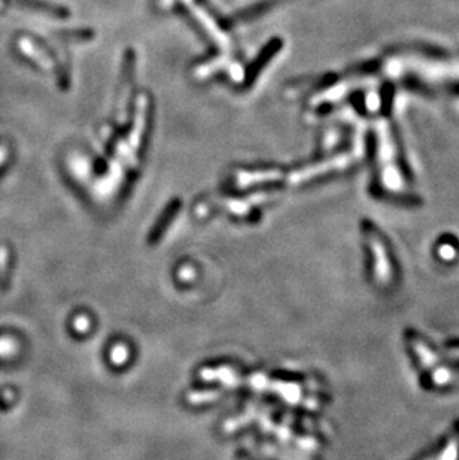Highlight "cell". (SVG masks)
<instances>
[{"label": "cell", "mask_w": 459, "mask_h": 460, "mask_svg": "<svg viewBox=\"0 0 459 460\" xmlns=\"http://www.w3.org/2000/svg\"><path fill=\"white\" fill-rule=\"evenodd\" d=\"M349 102L355 107V111L365 116L367 115V106H365V94L363 89H359V91H354L351 96H349Z\"/></svg>", "instance_id": "cell-9"}, {"label": "cell", "mask_w": 459, "mask_h": 460, "mask_svg": "<svg viewBox=\"0 0 459 460\" xmlns=\"http://www.w3.org/2000/svg\"><path fill=\"white\" fill-rule=\"evenodd\" d=\"M3 6V2H2V0H0V8H2Z\"/></svg>", "instance_id": "cell-15"}, {"label": "cell", "mask_w": 459, "mask_h": 460, "mask_svg": "<svg viewBox=\"0 0 459 460\" xmlns=\"http://www.w3.org/2000/svg\"><path fill=\"white\" fill-rule=\"evenodd\" d=\"M449 355H451V356L455 357V359H459V347H452V348H449Z\"/></svg>", "instance_id": "cell-13"}, {"label": "cell", "mask_w": 459, "mask_h": 460, "mask_svg": "<svg viewBox=\"0 0 459 460\" xmlns=\"http://www.w3.org/2000/svg\"><path fill=\"white\" fill-rule=\"evenodd\" d=\"M364 233L368 240V246H370V251L374 255V276L382 283H388L389 278H391V264H389V258L386 254V246L383 243V238L379 234L377 228L373 225V222L365 221L364 225Z\"/></svg>", "instance_id": "cell-1"}, {"label": "cell", "mask_w": 459, "mask_h": 460, "mask_svg": "<svg viewBox=\"0 0 459 460\" xmlns=\"http://www.w3.org/2000/svg\"><path fill=\"white\" fill-rule=\"evenodd\" d=\"M388 53H401V51H410V53H419L428 58H435V60H449L452 58V54L447 51L446 48L437 46L433 44H425V42H412V44H403V45H394L386 49Z\"/></svg>", "instance_id": "cell-2"}, {"label": "cell", "mask_w": 459, "mask_h": 460, "mask_svg": "<svg viewBox=\"0 0 459 460\" xmlns=\"http://www.w3.org/2000/svg\"><path fill=\"white\" fill-rule=\"evenodd\" d=\"M425 460H459V434L452 435L440 452Z\"/></svg>", "instance_id": "cell-5"}, {"label": "cell", "mask_w": 459, "mask_h": 460, "mask_svg": "<svg viewBox=\"0 0 459 460\" xmlns=\"http://www.w3.org/2000/svg\"><path fill=\"white\" fill-rule=\"evenodd\" d=\"M18 350V344L11 337H0V357L14 356Z\"/></svg>", "instance_id": "cell-8"}, {"label": "cell", "mask_w": 459, "mask_h": 460, "mask_svg": "<svg viewBox=\"0 0 459 460\" xmlns=\"http://www.w3.org/2000/svg\"><path fill=\"white\" fill-rule=\"evenodd\" d=\"M453 254H455V251H453V247H452V246H449V245H444V246H443V249H442V255H443L444 258H451V256H453Z\"/></svg>", "instance_id": "cell-12"}, {"label": "cell", "mask_w": 459, "mask_h": 460, "mask_svg": "<svg viewBox=\"0 0 459 460\" xmlns=\"http://www.w3.org/2000/svg\"><path fill=\"white\" fill-rule=\"evenodd\" d=\"M6 273V251L3 247H0V274L5 277Z\"/></svg>", "instance_id": "cell-11"}, {"label": "cell", "mask_w": 459, "mask_h": 460, "mask_svg": "<svg viewBox=\"0 0 459 460\" xmlns=\"http://www.w3.org/2000/svg\"><path fill=\"white\" fill-rule=\"evenodd\" d=\"M391 133H392V140H394V145H395V163H397V167H398V170H400V173L404 177V181L412 182L413 181V172L410 168V164H408V158H407V152H406V145H404V140H403L401 130L395 121L391 123Z\"/></svg>", "instance_id": "cell-3"}, {"label": "cell", "mask_w": 459, "mask_h": 460, "mask_svg": "<svg viewBox=\"0 0 459 460\" xmlns=\"http://www.w3.org/2000/svg\"><path fill=\"white\" fill-rule=\"evenodd\" d=\"M5 158H6V151L3 148H0V164L5 161Z\"/></svg>", "instance_id": "cell-14"}, {"label": "cell", "mask_w": 459, "mask_h": 460, "mask_svg": "<svg viewBox=\"0 0 459 460\" xmlns=\"http://www.w3.org/2000/svg\"><path fill=\"white\" fill-rule=\"evenodd\" d=\"M443 89H446V93L459 96V81H452V82H446L443 85Z\"/></svg>", "instance_id": "cell-10"}, {"label": "cell", "mask_w": 459, "mask_h": 460, "mask_svg": "<svg viewBox=\"0 0 459 460\" xmlns=\"http://www.w3.org/2000/svg\"><path fill=\"white\" fill-rule=\"evenodd\" d=\"M394 98H395V85L392 82H383L381 87V114L385 118H391L394 111Z\"/></svg>", "instance_id": "cell-4"}, {"label": "cell", "mask_w": 459, "mask_h": 460, "mask_svg": "<svg viewBox=\"0 0 459 460\" xmlns=\"http://www.w3.org/2000/svg\"><path fill=\"white\" fill-rule=\"evenodd\" d=\"M382 60L374 58V60H367V62H361L352 67H349L347 73L349 75H373L381 70Z\"/></svg>", "instance_id": "cell-7"}, {"label": "cell", "mask_w": 459, "mask_h": 460, "mask_svg": "<svg viewBox=\"0 0 459 460\" xmlns=\"http://www.w3.org/2000/svg\"><path fill=\"white\" fill-rule=\"evenodd\" d=\"M403 85H404V88L408 89V91L416 93V94H421V96H425V97H434L435 96V91L430 85H426L424 81H421V79L413 76V75L404 76L403 78Z\"/></svg>", "instance_id": "cell-6"}]
</instances>
